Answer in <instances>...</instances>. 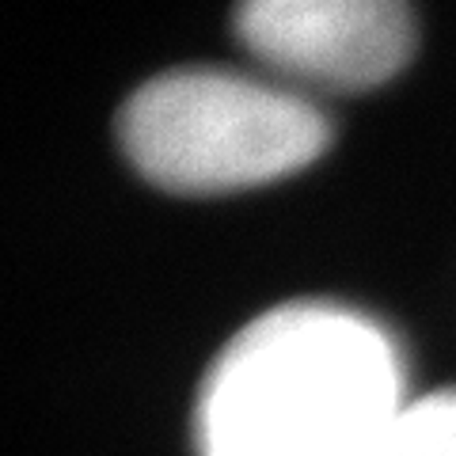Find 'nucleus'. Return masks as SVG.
I'll return each mask as SVG.
<instances>
[{"label": "nucleus", "mask_w": 456, "mask_h": 456, "mask_svg": "<svg viewBox=\"0 0 456 456\" xmlns=\"http://www.w3.org/2000/svg\"><path fill=\"white\" fill-rule=\"evenodd\" d=\"M403 407L392 338L362 312L301 301L217 354L198 392L194 445L198 456H377Z\"/></svg>", "instance_id": "nucleus-1"}, {"label": "nucleus", "mask_w": 456, "mask_h": 456, "mask_svg": "<svg viewBox=\"0 0 456 456\" xmlns=\"http://www.w3.org/2000/svg\"><path fill=\"white\" fill-rule=\"evenodd\" d=\"M118 134L141 175L175 194L274 183L312 164L331 141L327 118L301 95L209 69H183L137 88Z\"/></svg>", "instance_id": "nucleus-2"}, {"label": "nucleus", "mask_w": 456, "mask_h": 456, "mask_svg": "<svg viewBox=\"0 0 456 456\" xmlns=\"http://www.w3.org/2000/svg\"><path fill=\"white\" fill-rule=\"evenodd\" d=\"M240 42L270 69L316 88H373L415 50V20L392 0H255Z\"/></svg>", "instance_id": "nucleus-3"}, {"label": "nucleus", "mask_w": 456, "mask_h": 456, "mask_svg": "<svg viewBox=\"0 0 456 456\" xmlns=\"http://www.w3.org/2000/svg\"><path fill=\"white\" fill-rule=\"evenodd\" d=\"M377 456H456V388L407 403Z\"/></svg>", "instance_id": "nucleus-4"}]
</instances>
